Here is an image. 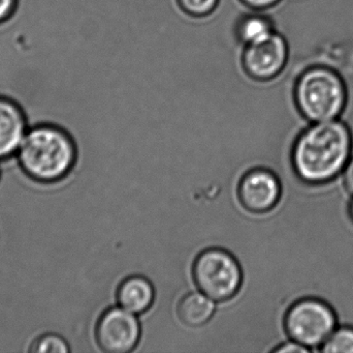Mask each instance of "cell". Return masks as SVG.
<instances>
[{"instance_id":"1","label":"cell","mask_w":353,"mask_h":353,"mask_svg":"<svg viewBox=\"0 0 353 353\" xmlns=\"http://www.w3.org/2000/svg\"><path fill=\"white\" fill-rule=\"evenodd\" d=\"M352 149V130L343 118L308 124L294 140L292 169L308 186L327 184L343 173Z\"/></svg>"},{"instance_id":"2","label":"cell","mask_w":353,"mask_h":353,"mask_svg":"<svg viewBox=\"0 0 353 353\" xmlns=\"http://www.w3.org/2000/svg\"><path fill=\"white\" fill-rule=\"evenodd\" d=\"M77 157L76 143L70 133L53 124L29 128L18 151L22 171L43 184L64 180L74 169Z\"/></svg>"},{"instance_id":"3","label":"cell","mask_w":353,"mask_h":353,"mask_svg":"<svg viewBox=\"0 0 353 353\" xmlns=\"http://www.w3.org/2000/svg\"><path fill=\"white\" fill-rule=\"evenodd\" d=\"M292 99L296 111L308 124L339 120L347 107V84L336 68L310 64L296 75Z\"/></svg>"},{"instance_id":"4","label":"cell","mask_w":353,"mask_h":353,"mask_svg":"<svg viewBox=\"0 0 353 353\" xmlns=\"http://www.w3.org/2000/svg\"><path fill=\"white\" fill-rule=\"evenodd\" d=\"M337 327V314L333 307L317 298L296 300L284 316V330L290 340L312 352H319Z\"/></svg>"},{"instance_id":"5","label":"cell","mask_w":353,"mask_h":353,"mask_svg":"<svg viewBox=\"0 0 353 353\" xmlns=\"http://www.w3.org/2000/svg\"><path fill=\"white\" fill-rule=\"evenodd\" d=\"M192 276L199 292L216 303L232 300L242 287L240 263L224 249L209 248L199 253L193 263Z\"/></svg>"},{"instance_id":"6","label":"cell","mask_w":353,"mask_h":353,"mask_svg":"<svg viewBox=\"0 0 353 353\" xmlns=\"http://www.w3.org/2000/svg\"><path fill=\"white\" fill-rule=\"evenodd\" d=\"M290 57L288 39L275 31L265 41L244 47L242 64L245 73L253 80L268 82L282 74Z\"/></svg>"},{"instance_id":"7","label":"cell","mask_w":353,"mask_h":353,"mask_svg":"<svg viewBox=\"0 0 353 353\" xmlns=\"http://www.w3.org/2000/svg\"><path fill=\"white\" fill-rule=\"evenodd\" d=\"M141 334L137 315L120 306L105 310L95 327L97 345L107 353L132 352L140 342Z\"/></svg>"},{"instance_id":"8","label":"cell","mask_w":353,"mask_h":353,"mask_svg":"<svg viewBox=\"0 0 353 353\" xmlns=\"http://www.w3.org/2000/svg\"><path fill=\"white\" fill-rule=\"evenodd\" d=\"M281 195L279 178L265 168H255L246 172L239 182V200L249 213H269L279 203Z\"/></svg>"},{"instance_id":"9","label":"cell","mask_w":353,"mask_h":353,"mask_svg":"<svg viewBox=\"0 0 353 353\" xmlns=\"http://www.w3.org/2000/svg\"><path fill=\"white\" fill-rule=\"evenodd\" d=\"M26 133V114L20 104L0 95V161L18 153Z\"/></svg>"},{"instance_id":"10","label":"cell","mask_w":353,"mask_h":353,"mask_svg":"<svg viewBox=\"0 0 353 353\" xmlns=\"http://www.w3.org/2000/svg\"><path fill=\"white\" fill-rule=\"evenodd\" d=\"M116 296L120 307L140 315L152 307L155 300L154 286L143 276H130L120 283Z\"/></svg>"},{"instance_id":"11","label":"cell","mask_w":353,"mask_h":353,"mask_svg":"<svg viewBox=\"0 0 353 353\" xmlns=\"http://www.w3.org/2000/svg\"><path fill=\"white\" fill-rule=\"evenodd\" d=\"M216 310V302L201 292L185 294L176 307V315L183 325L199 327L209 323Z\"/></svg>"},{"instance_id":"12","label":"cell","mask_w":353,"mask_h":353,"mask_svg":"<svg viewBox=\"0 0 353 353\" xmlns=\"http://www.w3.org/2000/svg\"><path fill=\"white\" fill-rule=\"evenodd\" d=\"M276 26L273 21L265 15L255 12L246 15L239 20L236 35L244 47L265 41L275 32Z\"/></svg>"},{"instance_id":"13","label":"cell","mask_w":353,"mask_h":353,"mask_svg":"<svg viewBox=\"0 0 353 353\" xmlns=\"http://www.w3.org/2000/svg\"><path fill=\"white\" fill-rule=\"evenodd\" d=\"M323 353H353V327H337L319 348Z\"/></svg>"},{"instance_id":"14","label":"cell","mask_w":353,"mask_h":353,"mask_svg":"<svg viewBox=\"0 0 353 353\" xmlns=\"http://www.w3.org/2000/svg\"><path fill=\"white\" fill-rule=\"evenodd\" d=\"M70 352L68 342L57 334H45L34 340L29 348L31 353H68Z\"/></svg>"},{"instance_id":"15","label":"cell","mask_w":353,"mask_h":353,"mask_svg":"<svg viewBox=\"0 0 353 353\" xmlns=\"http://www.w3.org/2000/svg\"><path fill=\"white\" fill-rule=\"evenodd\" d=\"M176 1L183 12L196 18L209 16L216 10L219 3V0H176Z\"/></svg>"},{"instance_id":"16","label":"cell","mask_w":353,"mask_h":353,"mask_svg":"<svg viewBox=\"0 0 353 353\" xmlns=\"http://www.w3.org/2000/svg\"><path fill=\"white\" fill-rule=\"evenodd\" d=\"M19 0H0V24L12 18L18 8Z\"/></svg>"},{"instance_id":"17","label":"cell","mask_w":353,"mask_h":353,"mask_svg":"<svg viewBox=\"0 0 353 353\" xmlns=\"http://www.w3.org/2000/svg\"><path fill=\"white\" fill-rule=\"evenodd\" d=\"M241 1H242V3H244L245 6L250 8L251 10L261 12V10H269V8H274V6L280 3L282 0H241Z\"/></svg>"},{"instance_id":"18","label":"cell","mask_w":353,"mask_h":353,"mask_svg":"<svg viewBox=\"0 0 353 353\" xmlns=\"http://www.w3.org/2000/svg\"><path fill=\"white\" fill-rule=\"evenodd\" d=\"M272 352L275 353H309L312 352V350L290 340L288 343L281 344V345L274 348Z\"/></svg>"},{"instance_id":"19","label":"cell","mask_w":353,"mask_h":353,"mask_svg":"<svg viewBox=\"0 0 353 353\" xmlns=\"http://www.w3.org/2000/svg\"><path fill=\"white\" fill-rule=\"evenodd\" d=\"M343 184L344 188L346 189L350 195H353V157L350 158V162L346 165L343 173Z\"/></svg>"},{"instance_id":"20","label":"cell","mask_w":353,"mask_h":353,"mask_svg":"<svg viewBox=\"0 0 353 353\" xmlns=\"http://www.w3.org/2000/svg\"><path fill=\"white\" fill-rule=\"evenodd\" d=\"M348 216H350V220L353 223V195L352 199H350V204H348Z\"/></svg>"},{"instance_id":"21","label":"cell","mask_w":353,"mask_h":353,"mask_svg":"<svg viewBox=\"0 0 353 353\" xmlns=\"http://www.w3.org/2000/svg\"><path fill=\"white\" fill-rule=\"evenodd\" d=\"M0 176H1V171H0Z\"/></svg>"}]
</instances>
